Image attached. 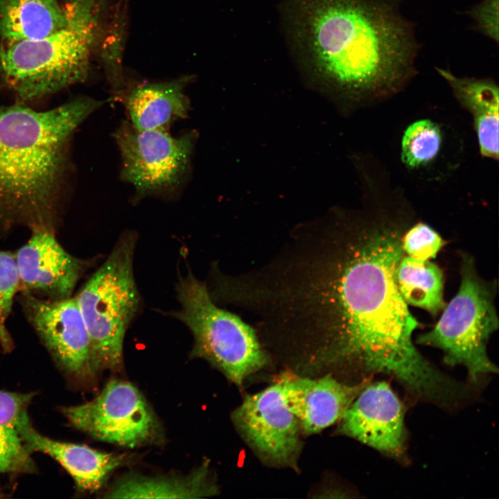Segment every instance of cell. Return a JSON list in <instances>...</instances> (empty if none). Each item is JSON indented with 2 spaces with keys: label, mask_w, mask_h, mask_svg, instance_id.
<instances>
[{
  "label": "cell",
  "mask_w": 499,
  "mask_h": 499,
  "mask_svg": "<svg viewBox=\"0 0 499 499\" xmlns=\"http://www.w3.org/2000/svg\"><path fill=\"white\" fill-rule=\"evenodd\" d=\"M405 232L339 214L304 224L271 261L246 273L242 306L260 332L301 343L313 366L387 374L415 397L441 404L455 380L416 349L420 324L397 285Z\"/></svg>",
  "instance_id": "cell-1"
},
{
  "label": "cell",
  "mask_w": 499,
  "mask_h": 499,
  "mask_svg": "<svg viewBox=\"0 0 499 499\" xmlns=\"http://www.w3.org/2000/svg\"><path fill=\"white\" fill-rule=\"evenodd\" d=\"M294 59L319 89L347 100L387 96L412 72L410 23L388 0H283Z\"/></svg>",
  "instance_id": "cell-2"
},
{
  "label": "cell",
  "mask_w": 499,
  "mask_h": 499,
  "mask_svg": "<svg viewBox=\"0 0 499 499\" xmlns=\"http://www.w3.org/2000/svg\"><path fill=\"white\" fill-rule=\"evenodd\" d=\"M103 103L80 97L38 112L0 107V229L55 232V202L74 130Z\"/></svg>",
  "instance_id": "cell-3"
},
{
  "label": "cell",
  "mask_w": 499,
  "mask_h": 499,
  "mask_svg": "<svg viewBox=\"0 0 499 499\" xmlns=\"http://www.w3.org/2000/svg\"><path fill=\"white\" fill-rule=\"evenodd\" d=\"M66 24L37 40L0 43V74L30 100L84 81L100 31L98 0H64Z\"/></svg>",
  "instance_id": "cell-4"
},
{
  "label": "cell",
  "mask_w": 499,
  "mask_h": 499,
  "mask_svg": "<svg viewBox=\"0 0 499 499\" xmlns=\"http://www.w3.org/2000/svg\"><path fill=\"white\" fill-rule=\"evenodd\" d=\"M137 234L123 232L76 297L89 333L96 374L123 362L126 331L141 302L134 274Z\"/></svg>",
  "instance_id": "cell-5"
},
{
  "label": "cell",
  "mask_w": 499,
  "mask_h": 499,
  "mask_svg": "<svg viewBox=\"0 0 499 499\" xmlns=\"http://www.w3.org/2000/svg\"><path fill=\"white\" fill-rule=\"evenodd\" d=\"M175 290L180 306L170 314L191 333L193 356L209 361L238 385L266 365L255 329L217 305L207 285L190 270L178 277Z\"/></svg>",
  "instance_id": "cell-6"
},
{
  "label": "cell",
  "mask_w": 499,
  "mask_h": 499,
  "mask_svg": "<svg viewBox=\"0 0 499 499\" xmlns=\"http://www.w3.org/2000/svg\"><path fill=\"white\" fill-rule=\"evenodd\" d=\"M495 290L493 283L479 277L472 259L464 255L458 292L432 329L417 340L442 350L448 365L464 366L473 382L482 374L498 371L487 353L488 340L498 327Z\"/></svg>",
  "instance_id": "cell-7"
},
{
  "label": "cell",
  "mask_w": 499,
  "mask_h": 499,
  "mask_svg": "<svg viewBox=\"0 0 499 499\" xmlns=\"http://www.w3.org/2000/svg\"><path fill=\"white\" fill-rule=\"evenodd\" d=\"M114 137L121 157V177L134 189V200L171 195L184 183L194 132L175 137L166 130H138L124 121Z\"/></svg>",
  "instance_id": "cell-8"
},
{
  "label": "cell",
  "mask_w": 499,
  "mask_h": 499,
  "mask_svg": "<svg viewBox=\"0 0 499 499\" xmlns=\"http://www.w3.org/2000/svg\"><path fill=\"white\" fill-rule=\"evenodd\" d=\"M62 412L71 426L93 438L126 447L150 441L159 428L139 390L117 379L110 380L92 400Z\"/></svg>",
  "instance_id": "cell-9"
},
{
  "label": "cell",
  "mask_w": 499,
  "mask_h": 499,
  "mask_svg": "<svg viewBox=\"0 0 499 499\" xmlns=\"http://www.w3.org/2000/svg\"><path fill=\"white\" fill-rule=\"evenodd\" d=\"M19 301L28 322L62 370L77 380L93 378L96 372L90 339L76 297L49 299L21 292Z\"/></svg>",
  "instance_id": "cell-10"
},
{
  "label": "cell",
  "mask_w": 499,
  "mask_h": 499,
  "mask_svg": "<svg viewBox=\"0 0 499 499\" xmlns=\"http://www.w3.org/2000/svg\"><path fill=\"white\" fill-rule=\"evenodd\" d=\"M232 418L263 458L277 464L293 463L300 446L299 424L287 404L281 382L247 396Z\"/></svg>",
  "instance_id": "cell-11"
},
{
  "label": "cell",
  "mask_w": 499,
  "mask_h": 499,
  "mask_svg": "<svg viewBox=\"0 0 499 499\" xmlns=\"http://www.w3.org/2000/svg\"><path fill=\"white\" fill-rule=\"evenodd\" d=\"M28 240L15 254L19 276V291L49 299L72 297L91 261L67 252L55 232L33 230Z\"/></svg>",
  "instance_id": "cell-12"
},
{
  "label": "cell",
  "mask_w": 499,
  "mask_h": 499,
  "mask_svg": "<svg viewBox=\"0 0 499 499\" xmlns=\"http://www.w3.org/2000/svg\"><path fill=\"white\" fill-rule=\"evenodd\" d=\"M402 404L385 382L367 384L341 420L340 430L383 453L401 457L405 432Z\"/></svg>",
  "instance_id": "cell-13"
},
{
  "label": "cell",
  "mask_w": 499,
  "mask_h": 499,
  "mask_svg": "<svg viewBox=\"0 0 499 499\" xmlns=\"http://www.w3.org/2000/svg\"><path fill=\"white\" fill-rule=\"evenodd\" d=\"M281 383L288 407L308 434L317 433L340 420L368 384L347 385L329 375L317 379L288 378Z\"/></svg>",
  "instance_id": "cell-14"
},
{
  "label": "cell",
  "mask_w": 499,
  "mask_h": 499,
  "mask_svg": "<svg viewBox=\"0 0 499 499\" xmlns=\"http://www.w3.org/2000/svg\"><path fill=\"white\" fill-rule=\"evenodd\" d=\"M19 429L26 446L31 453L41 452L58 462L82 491L99 489L109 474L126 460L122 455L101 452L85 445L47 437L33 427L28 414L22 418Z\"/></svg>",
  "instance_id": "cell-15"
},
{
  "label": "cell",
  "mask_w": 499,
  "mask_h": 499,
  "mask_svg": "<svg viewBox=\"0 0 499 499\" xmlns=\"http://www.w3.org/2000/svg\"><path fill=\"white\" fill-rule=\"evenodd\" d=\"M190 77L140 84L124 98L130 124L138 130H166L188 116L190 103L185 88Z\"/></svg>",
  "instance_id": "cell-16"
},
{
  "label": "cell",
  "mask_w": 499,
  "mask_h": 499,
  "mask_svg": "<svg viewBox=\"0 0 499 499\" xmlns=\"http://www.w3.org/2000/svg\"><path fill=\"white\" fill-rule=\"evenodd\" d=\"M459 103L473 117L480 151L482 156L498 159L499 94L497 84L491 79L457 77L437 68Z\"/></svg>",
  "instance_id": "cell-17"
},
{
  "label": "cell",
  "mask_w": 499,
  "mask_h": 499,
  "mask_svg": "<svg viewBox=\"0 0 499 499\" xmlns=\"http://www.w3.org/2000/svg\"><path fill=\"white\" fill-rule=\"evenodd\" d=\"M67 23L57 0H0V43L40 40Z\"/></svg>",
  "instance_id": "cell-18"
},
{
  "label": "cell",
  "mask_w": 499,
  "mask_h": 499,
  "mask_svg": "<svg viewBox=\"0 0 499 499\" xmlns=\"http://www.w3.org/2000/svg\"><path fill=\"white\" fill-rule=\"evenodd\" d=\"M216 487L207 476L205 466L186 477L123 478L107 492V498H193L210 496Z\"/></svg>",
  "instance_id": "cell-19"
},
{
  "label": "cell",
  "mask_w": 499,
  "mask_h": 499,
  "mask_svg": "<svg viewBox=\"0 0 499 499\" xmlns=\"http://www.w3.org/2000/svg\"><path fill=\"white\" fill-rule=\"evenodd\" d=\"M33 397V394L0 390V473L36 471L19 429Z\"/></svg>",
  "instance_id": "cell-20"
},
{
  "label": "cell",
  "mask_w": 499,
  "mask_h": 499,
  "mask_svg": "<svg viewBox=\"0 0 499 499\" xmlns=\"http://www.w3.org/2000/svg\"><path fill=\"white\" fill-rule=\"evenodd\" d=\"M396 281L408 304L423 308L433 316L446 306L442 272L428 260L403 256L396 270Z\"/></svg>",
  "instance_id": "cell-21"
},
{
  "label": "cell",
  "mask_w": 499,
  "mask_h": 499,
  "mask_svg": "<svg viewBox=\"0 0 499 499\" xmlns=\"http://www.w3.org/2000/svg\"><path fill=\"white\" fill-rule=\"evenodd\" d=\"M441 134L438 125L428 119L412 123L401 142V158L406 166L417 168L431 161L439 151Z\"/></svg>",
  "instance_id": "cell-22"
},
{
  "label": "cell",
  "mask_w": 499,
  "mask_h": 499,
  "mask_svg": "<svg viewBox=\"0 0 499 499\" xmlns=\"http://www.w3.org/2000/svg\"><path fill=\"white\" fill-rule=\"evenodd\" d=\"M19 291V276L15 254L0 250V344L6 351L12 347L6 324Z\"/></svg>",
  "instance_id": "cell-23"
},
{
  "label": "cell",
  "mask_w": 499,
  "mask_h": 499,
  "mask_svg": "<svg viewBox=\"0 0 499 499\" xmlns=\"http://www.w3.org/2000/svg\"><path fill=\"white\" fill-rule=\"evenodd\" d=\"M444 245L439 234L424 223H418L406 230L402 240L403 251L409 256L421 260L435 258Z\"/></svg>",
  "instance_id": "cell-24"
},
{
  "label": "cell",
  "mask_w": 499,
  "mask_h": 499,
  "mask_svg": "<svg viewBox=\"0 0 499 499\" xmlns=\"http://www.w3.org/2000/svg\"><path fill=\"white\" fill-rule=\"evenodd\" d=\"M469 15L484 35L498 42V0H483Z\"/></svg>",
  "instance_id": "cell-25"
}]
</instances>
